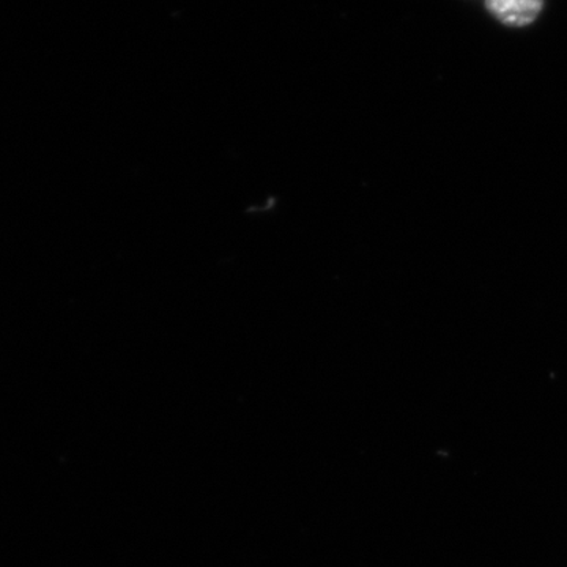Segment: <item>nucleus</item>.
Returning <instances> with one entry per match:
<instances>
[{"label": "nucleus", "mask_w": 567, "mask_h": 567, "mask_svg": "<svg viewBox=\"0 0 567 567\" xmlns=\"http://www.w3.org/2000/svg\"><path fill=\"white\" fill-rule=\"evenodd\" d=\"M496 21L509 28L533 24L544 9V0H484Z\"/></svg>", "instance_id": "obj_1"}]
</instances>
